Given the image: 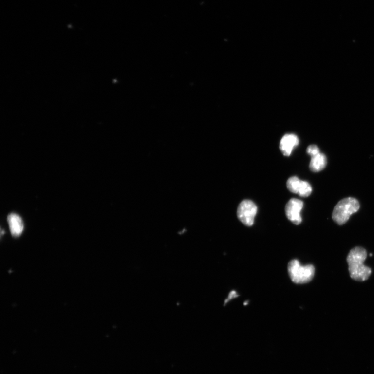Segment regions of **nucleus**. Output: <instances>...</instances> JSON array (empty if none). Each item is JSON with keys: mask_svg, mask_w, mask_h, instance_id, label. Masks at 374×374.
Here are the masks:
<instances>
[{"mask_svg": "<svg viewBox=\"0 0 374 374\" xmlns=\"http://www.w3.org/2000/svg\"><path fill=\"white\" fill-rule=\"evenodd\" d=\"M257 212V207L254 203L249 200L242 201L237 209V216L241 223L251 227L254 222Z\"/></svg>", "mask_w": 374, "mask_h": 374, "instance_id": "obj_4", "label": "nucleus"}, {"mask_svg": "<svg viewBox=\"0 0 374 374\" xmlns=\"http://www.w3.org/2000/svg\"><path fill=\"white\" fill-rule=\"evenodd\" d=\"M309 168L314 172H318L324 169L327 165L326 156L321 152L311 157Z\"/></svg>", "mask_w": 374, "mask_h": 374, "instance_id": "obj_9", "label": "nucleus"}, {"mask_svg": "<svg viewBox=\"0 0 374 374\" xmlns=\"http://www.w3.org/2000/svg\"><path fill=\"white\" fill-rule=\"evenodd\" d=\"M238 296L239 295L236 291H231L229 294L228 298L225 300L224 302L225 304L227 303V302L230 301L232 299L237 298Z\"/></svg>", "mask_w": 374, "mask_h": 374, "instance_id": "obj_11", "label": "nucleus"}, {"mask_svg": "<svg viewBox=\"0 0 374 374\" xmlns=\"http://www.w3.org/2000/svg\"><path fill=\"white\" fill-rule=\"evenodd\" d=\"M303 207V202L297 199H291L285 206V213L288 219L294 224L299 225L302 222L300 215Z\"/></svg>", "mask_w": 374, "mask_h": 374, "instance_id": "obj_6", "label": "nucleus"}, {"mask_svg": "<svg viewBox=\"0 0 374 374\" xmlns=\"http://www.w3.org/2000/svg\"><path fill=\"white\" fill-rule=\"evenodd\" d=\"M9 227L12 236L18 237L23 230V223L21 217L16 214H11L7 217Z\"/></svg>", "mask_w": 374, "mask_h": 374, "instance_id": "obj_8", "label": "nucleus"}, {"mask_svg": "<svg viewBox=\"0 0 374 374\" xmlns=\"http://www.w3.org/2000/svg\"><path fill=\"white\" fill-rule=\"evenodd\" d=\"M288 272L294 283L305 284L314 278L315 268L311 264L302 266L298 260H293L288 264Z\"/></svg>", "mask_w": 374, "mask_h": 374, "instance_id": "obj_3", "label": "nucleus"}, {"mask_svg": "<svg viewBox=\"0 0 374 374\" xmlns=\"http://www.w3.org/2000/svg\"><path fill=\"white\" fill-rule=\"evenodd\" d=\"M299 139L297 136L290 134L284 135L280 143V149L286 157L290 156L294 148L299 144Z\"/></svg>", "mask_w": 374, "mask_h": 374, "instance_id": "obj_7", "label": "nucleus"}, {"mask_svg": "<svg viewBox=\"0 0 374 374\" xmlns=\"http://www.w3.org/2000/svg\"><path fill=\"white\" fill-rule=\"evenodd\" d=\"M360 207L359 202L355 198L342 199L333 209V220L339 225L344 224L348 221L351 215L358 211Z\"/></svg>", "mask_w": 374, "mask_h": 374, "instance_id": "obj_2", "label": "nucleus"}, {"mask_svg": "<svg viewBox=\"0 0 374 374\" xmlns=\"http://www.w3.org/2000/svg\"><path fill=\"white\" fill-rule=\"evenodd\" d=\"M287 189L291 192L298 194L302 197H308L312 192V187L307 182L300 180L298 177L293 176L288 179Z\"/></svg>", "mask_w": 374, "mask_h": 374, "instance_id": "obj_5", "label": "nucleus"}, {"mask_svg": "<svg viewBox=\"0 0 374 374\" xmlns=\"http://www.w3.org/2000/svg\"><path fill=\"white\" fill-rule=\"evenodd\" d=\"M307 152L311 157L320 153V150L316 145H310L307 148Z\"/></svg>", "mask_w": 374, "mask_h": 374, "instance_id": "obj_10", "label": "nucleus"}, {"mask_svg": "<svg viewBox=\"0 0 374 374\" xmlns=\"http://www.w3.org/2000/svg\"><path fill=\"white\" fill-rule=\"evenodd\" d=\"M366 257L367 253L364 248L361 247L352 249L347 256L350 277L357 281H365L371 275V268L364 264Z\"/></svg>", "mask_w": 374, "mask_h": 374, "instance_id": "obj_1", "label": "nucleus"}]
</instances>
